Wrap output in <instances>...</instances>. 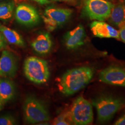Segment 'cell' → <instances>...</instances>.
Masks as SVG:
<instances>
[{
  "label": "cell",
  "mask_w": 125,
  "mask_h": 125,
  "mask_svg": "<svg viewBox=\"0 0 125 125\" xmlns=\"http://www.w3.org/2000/svg\"><path fill=\"white\" fill-rule=\"evenodd\" d=\"M14 6L13 1L0 3V20L6 21L11 19Z\"/></svg>",
  "instance_id": "17"
},
{
  "label": "cell",
  "mask_w": 125,
  "mask_h": 125,
  "mask_svg": "<svg viewBox=\"0 0 125 125\" xmlns=\"http://www.w3.org/2000/svg\"><path fill=\"white\" fill-rule=\"evenodd\" d=\"M0 32L8 43L20 47H24L25 43L22 36L17 31L6 27L0 23Z\"/></svg>",
  "instance_id": "16"
},
{
  "label": "cell",
  "mask_w": 125,
  "mask_h": 125,
  "mask_svg": "<svg viewBox=\"0 0 125 125\" xmlns=\"http://www.w3.org/2000/svg\"><path fill=\"white\" fill-rule=\"evenodd\" d=\"M113 5L106 0H85L83 11L89 19L103 21L109 17Z\"/></svg>",
  "instance_id": "6"
},
{
  "label": "cell",
  "mask_w": 125,
  "mask_h": 125,
  "mask_svg": "<svg viewBox=\"0 0 125 125\" xmlns=\"http://www.w3.org/2000/svg\"><path fill=\"white\" fill-rule=\"evenodd\" d=\"M33 50L39 54H46L50 52L52 46V41L49 34L47 32L39 35L31 42Z\"/></svg>",
  "instance_id": "13"
},
{
  "label": "cell",
  "mask_w": 125,
  "mask_h": 125,
  "mask_svg": "<svg viewBox=\"0 0 125 125\" xmlns=\"http://www.w3.org/2000/svg\"><path fill=\"white\" fill-rule=\"evenodd\" d=\"M72 123L74 125L91 124L94 119L91 104L82 96L76 99L68 112Z\"/></svg>",
  "instance_id": "5"
},
{
  "label": "cell",
  "mask_w": 125,
  "mask_h": 125,
  "mask_svg": "<svg viewBox=\"0 0 125 125\" xmlns=\"http://www.w3.org/2000/svg\"><path fill=\"white\" fill-rule=\"evenodd\" d=\"M90 27L93 35L96 37L120 39L119 31L105 22L95 21L91 23Z\"/></svg>",
  "instance_id": "12"
},
{
  "label": "cell",
  "mask_w": 125,
  "mask_h": 125,
  "mask_svg": "<svg viewBox=\"0 0 125 125\" xmlns=\"http://www.w3.org/2000/svg\"><path fill=\"white\" fill-rule=\"evenodd\" d=\"M16 124V120L13 116L6 115L0 117V125H12Z\"/></svg>",
  "instance_id": "19"
},
{
  "label": "cell",
  "mask_w": 125,
  "mask_h": 125,
  "mask_svg": "<svg viewBox=\"0 0 125 125\" xmlns=\"http://www.w3.org/2000/svg\"><path fill=\"white\" fill-rule=\"evenodd\" d=\"M120 38L121 40L125 43V22L122 23L119 26Z\"/></svg>",
  "instance_id": "20"
},
{
  "label": "cell",
  "mask_w": 125,
  "mask_h": 125,
  "mask_svg": "<svg viewBox=\"0 0 125 125\" xmlns=\"http://www.w3.org/2000/svg\"><path fill=\"white\" fill-rule=\"evenodd\" d=\"M8 47V42L2 33L0 32V50L7 49Z\"/></svg>",
  "instance_id": "21"
},
{
  "label": "cell",
  "mask_w": 125,
  "mask_h": 125,
  "mask_svg": "<svg viewBox=\"0 0 125 125\" xmlns=\"http://www.w3.org/2000/svg\"><path fill=\"white\" fill-rule=\"evenodd\" d=\"M99 79L107 84L125 87V69L115 65L110 66L100 72Z\"/></svg>",
  "instance_id": "8"
},
{
  "label": "cell",
  "mask_w": 125,
  "mask_h": 125,
  "mask_svg": "<svg viewBox=\"0 0 125 125\" xmlns=\"http://www.w3.org/2000/svg\"><path fill=\"white\" fill-rule=\"evenodd\" d=\"M114 125H125V113L115 121Z\"/></svg>",
  "instance_id": "22"
},
{
  "label": "cell",
  "mask_w": 125,
  "mask_h": 125,
  "mask_svg": "<svg viewBox=\"0 0 125 125\" xmlns=\"http://www.w3.org/2000/svg\"><path fill=\"white\" fill-rule=\"evenodd\" d=\"M15 15L18 22L27 26L35 25L40 21V15L38 11L29 5L22 4L18 5Z\"/></svg>",
  "instance_id": "9"
},
{
  "label": "cell",
  "mask_w": 125,
  "mask_h": 125,
  "mask_svg": "<svg viewBox=\"0 0 125 125\" xmlns=\"http://www.w3.org/2000/svg\"><path fill=\"white\" fill-rule=\"evenodd\" d=\"M33 0L36 1L38 3L42 5L47 4L50 2L49 0Z\"/></svg>",
  "instance_id": "23"
},
{
  "label": "cell",
  "mask_w": 125,
  "mask_h": 125,
  "mask_svg": "<svg viewBox=\"0 0 125 125\" xmlns=\"http://www.w3.org/2000/svg\"><path fill=\"white\" fill-rule=\"evenodd\" d=\"M2 103H1V102L0 101V110L1 109V108H2Z\"/></svg>",
  "instance_id": "25"
},
{
  "label": "cell",
  "mask_w": 125,
  "mask_h": 125,
  "mask_svg": "<svg viewBox=\"0 0 125 125\" xmlns=\"http://www.w3.org/2000/svg\"><path fill=\"white\" fill-rule=\"evenodd\" d=\"M92 104L97 110L98 121L104 123L110 121L117 112L125 107V98L103 93L93 99Z\"/></svg>",
  "instance_id": "2"
},
{
  "label": "cell",
  "mask_w": 125,
  "mask_h": 125,
  "mask_svg": "<svg viewBox=\"0 0 125 125\" xmlns=\"http://www.w3.org/2000/svg\"></svg>",
  "instance_id": "27"
},
{
  "label": "cell",
  "mask_w": 125,
  "mask_h": 125,
  "mask_svg": "<svg viewBox=\"0 0 125 125\" xmlns=\"http://www.w3.org/2000/svg\"><path fill=\"white\" fill-rule=\"evenodd\" d=\"M70 9L49 7L45 9L43 19L47 29L52 31L67 21L72 13Z\"/></svg>",
  "instance_id": "7"
},
{
  "label": "cell",
  "mask_w": 125,
  "mask_h": 125,
  "mask_svg": "<svg viewBox=\"0 0 125 125\" xmlns=\"http://www.w3.org/2000/svg\"><path fill=\"white\" fill-rule=\"evenodd\" d=\"M72 121L70 118L68 112L58 116L54 121L53 124L56 125H71Z\"/></svg>",
  "instance_id": "18"
},
{
  "label": "cell",
  "mask_w": 125,
  "mask_h": 125,
  "mask_svg": "<svg viewBox=\"0 0 125 125\" xmlns=\"http://www.w3.org/2000/svg\"><path fill=\"white\" fill-rule=\"evenodd\" d=\"M85 38L84 28L82 25H79L65 34L64 37V44L67 49H75L84 44Z\"/></svg>",
  "instance_id": "11"
},
{
  "label": "cell",
  "mask_w": 125,
  "mask_h": 125,
  "mask_svg": "<svg viewBox=\"0 0 125 125\" xmlns=\"http://www.w3.org/2000/svg\"><path fill=\"white\" fill-rule=\"evenodd\" d=\"M54 1H64V2H69L73 0H51Z\"/></svg>",
  "instance_id": "24"
},
{
  "label": "cell",
  "mask_w": 125,
  "mask_h": 125,
  "mask_svg": "<svg viewBox=\"0 0 125 125\" xmlns=\"http://www.w3.org/2000/svg\"><path fill=\"white\" fill-rule=\"evenodd\" d=\"M107 20L110 24L117 27L125 22V4L121 2L114 4Z\"/></svg>",
  "instance_id": "15"
},
{
  "label": "cell",
  "mask_w": 125,
  "mask_h": 125,
  "mask_svg": "<svg viewBox=\"0 0 125 125\" xmlns=\"http://www.w3.org/2000/svg\"><path fill=\"white\" fill-rule=\"evenodd\" d=\"M15 89L13 82L8 78L0 79V101L4 104L13 98Z\"/></svg>",
  "instance_id": "14"
},
{
  "label": "cell",
  "mask_w": 125,
  "mask_h": 125,
  "mask_svg": "<svg viewBox=\"0 0 125 125\" xmlns=\"http://www.w3.org/2000/svg\"><path fill=\"white\" fill-rule=\"evenodd\" d=\"M25 120L31 124H35L49 121V113L43 103L32 96L25 99L23 105Z\"/></svg>",
  "instance_id": "4"
},
{
  "label": "cell",
  "mask_w": 125,
  "mask_h": 125,
  "mask_svg": "<svg viewBox=\"0 0 125 125\" xmlns=\"http://www.w3.org/2000/svg\"><path fill=\"white\" fill-rule=\"evenodd\" d=\"M94 74V69L87 66L69 70L60 78L58 85L59 90L66 96L75 94L89 83Z\"/></svg>",
  "instance_id": "1"
},
{
  "label": "cell",
  "mask_w": 125,
  "mask_h": 125,
  "mask_svg": "<svg viewBox=\"0 0 125 125\" xmlns=\"http://www.w3.org/2000/svg\"><path fill=\"white\" fill-rule=\"evenodd\" d=\"M124 2H125V0H124Z\"/></svg>",
  "instance_id": "26"
},
{
  "label": "cell",
  "mask_w": 125,
  "mask_h": 125,
  "mask_svg": "<svg viewBox=\"0 0 125 125\" xmlns=\"http://www.w3.org/2000/svg\"><path fill=\"white\" fill-rule=\"evenodd\" d=\"M18 68V61L14 54L8 50H4L0 57V76L5 78L14 77Z\"/></svg>",
  "instance_id": "10"
},
{
  "label": "cell",
  "mask_w": 125,
  "mask_h": 125,
  "mask_svg": "<svg viewBox=\"0 0 125 125\" xmlns=\"http://www.w3.org/2000/svg\"><path fill=\"white\" fill-rule=\"evenodd\" d=\"M24 72L29 80L38 84L46 83L50 75L47 62L35 57H30L25 60Z\"/></svg>",
  "instance_id": "3"
}]
</instances>
